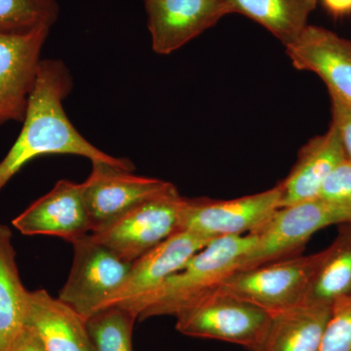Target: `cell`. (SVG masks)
<instances>
[{
  "label": "cell",
  "instance_id": "obj_19",
  "mask_svg": "<svg viewBox=\"0 0 351 351\" xmlns=\"http://www.w3.org/2000/svg\"><path fill=\"white\" fill-rule=\"evenodd\" d=\"M12 232L0 223V351L8 350L25 327L29 291L23 285Z\"/></svg>",
  "mask_w": 351,
  "mask_h": 351
},
{
  "label": "cell",
  "instance_id": "obj_22",
  "mask_svg": "<svg viewBox=\"0 0 351 351\" xmlns=\"http://www.w3.org/2000/svg\"><path fill=\"white\" fill-rule=\"evenodd\" d=\"M56 0H0V32H24L52 27L59 17Z\"/></svg>",
  "mask_w": 351,
  "mask_h": 351
},
{
  "label": "cell",
  "instance_id": "obj_10",
  "mask_svg": "<svg viewBox=\"0 0 351 351\" xmlns=\"http://www.w3.org/2000/svg\"><path fill=\"white\" fill-rule=\"evenodd\" d=\"M209 242L211 241L189 232L171 235L169 239L131 263L128 276L121 287L108 300L103 308L123 307L136 316V309L141 302L160 288Z\"/></svg>",
  "mask_w": 351,
  "mask_h": 351
},
{
  "label": "cell",
  "instance_id": "obj_1",
  "mask_svg": "<svg viewBox=\"0 0 351 351\" xmlns=\"http://www.w3.org/2000/svg\"><path fill=\"white\" fill-rule=\"evenodd\" d=\"M73 88V77L59 60H41L36 86L29 98L22 130L0 161V191L34 158L53 154L86 157L135 171L128 158L106 154L76 130L64 112L63 101Z\"/></svg>",
  "mask_w": 351,
  "mask_h": 351
},
{
  "label": "cell",
  "instance_id": "obj_23",
  "mask_svg": "<svg viewBox=\"0 0 351 351\" xmlns=\"http://www.w3.org/2000/svg\"><path fill=\"white\" fill-rule=\"evenodd\" d=\"M319 351H351V298L332 304Z\"/></svg>",
  "mask_w": 351,
  "mask_h": 351
},
{
  "label": "cell",
  "instance_id": "obj_16",
  "mask_svg": "<svg viewBox=\"0 0 351 351\" xmlns=\"http://www.w3.org/2000/svg\"><path fill=\"white\" fill-rule=\"evenodd\" d=\"M25 325L47 351H95L85 320L43 289L29 291Z\"/></svg>",
  "mask_w": 351,
  "mask_h": 351
},
{
  "label": "cell",
  "instance_id": "obj_21",
  "mask_svg": "<svg viewBox=\"0 0 351 351\" xmlns=\"http://www.w3.org/2000/svg\"><path fill=\"white\" fill-rule=\"evenodd\" d=\"M137 318L120 306L101 309L85 320L95 351H133L132 335Z\"/></svg>",
  "mask_w": 351,
  "mask_h": 351
},
{
  "label": "cell",
  "instance_id": "obj_25",
  "mask_svg": "<svg viewBox=\"0 0 351 351\" xmlns=\"http://www.w3.org/2000/svg\"><path fill=\"white\" fill-rule=\"evenodd\" d=\"M331 97L332 124L338 132L346 158L351 162V106L338 97Z\"/></svg>",
  "mask_w": 351,
  "mask_h": 351
},
{
  "label": "cell",
  "instance_id": "obj_2",
  "mask_svg": "<svg viewBox=\"0 0 351 351\" xmlns=\"http://www.w3.org/2000/svg\"><path fill=\"white\" fill-rule=\"evenodd\" d=\"M255 242L253 233L212 240L160 288L141 302L135 313L137 320L176 316L203 295L219 288L226 277L239 269L242 258Z\"/></svg>",
  "mask_w": 351,
  "mask_h": 351
},
{
  "label": "cell",
  "instance_id": "obj_27",
  "mask_svg": "<svg viewBox=\"0 0 351 351\" xmlns=\"http://www.w3.org/2000/svg\"><path fill=\"white\" fill-rule=\"evenodd\" d=\"M328 12L335 17H343L351 14V0H321Z\"/></svg>",
  "mask_w": 351,
  "mask_h": 351
},
{
  "label": "cell",
  "instance_id": "obj_7",
  "mask_svg": "<svg viewBox=\"0 0 351 351\" xmlns=\"http://www.w3.org/2000/svg\"><path fill=\"white\" fill-rule=\"evenodd\" d=\"M73 246V265L58 299L86 320L121 287L132 263L120 258L90 233Z\"/></svg>",
  "mask_w": 351,
  "mask_h": 351
},
{
  "label": "cell",
  "instance_id": "obj_17",
  "mask_svg": "<svg viewBox=\"0 0 351 351\" xmlns=\"http://www.w3.org/2000/svg\"><path fill=\"white\" fill-rule=\"evenodd\" d=\"M332 306L302 302L272 314L269 335L260 351H319Z\"/></svg>",
  "mask_w": 351,
  "mask_h": 351
},
{
  "label": "cell",
  "instance_id": "obj_20",
  "mask_svg": "<svg viewBox=\"0 0 351 351\" xmlns=\"http://www.w3.org/2000/svg\"><path fill=\"white\" fill-rule=\"evenodd\" d=\"M228 3L232 13L255 21L287 46L308 25L317 0H228Z\"/></svg>",
  "mask_w": 351,
  "mask_h": 351
},
{
  "label": "cell",
  "instance_id": "obj_13",
  "mask_svg": "<svg viewBox=\"0 0 351 351\" xmlns=\"http://www.w3.org/2000/svg\"><path fill=\"white\" fill-rule=\"evenodd\" d=\"M12 225L22 234L49 235L73 244L91 233L82 184L60 180L54 188L16 217Z\"/></svg>",
  "mask_w": 351,
  "mask_h": 351
},
{
  "label": "cell",
  "instance_id": "obj_18",
  "mask_svg": "<svg viewBox=\"0 0 351 351\" xmlns=\"http://www.w3.org/2000/svg\"><path fill=\"white\" fill-rule=\"evenodd\" d=\"M341 226L336 239L320 252L306 302L332 306L351 298V223Z\"/></svg>",
  "mask_w": 351,
  "mask_h": 351
},
{
  "label": "cell",
  "instance_id": "obj_14",
  "mask_svg": "<svg viewBox=\"0 0 351 351\" xmlns=\"http://www.w3.org/2000/svg\"><path fill=\"white\" fill-rule=\"evenodd\" d=\"M285 48L295 69L315 73L330 95L351 106V41L324 27L307 25Z\"/></svg>",
  "mask_w": 351,
  "mask_h": 351
},
{
  "label": "cell",
  "instance_id": "obj_24",
  "mask_svg": "<svg viewBox=\"0 0 351 351\" xmlns=\"http://www.w3.org/2000/svg\"><path fill=\"white\" fill-rule=\"evenodd\" d=\"M319 199L351 209V162L348 159L332 171L320 189Z\"/></svg>",
  "mask_w": 351,
  "mask_h": 351
},
{
  "label": "cell",
  "instance_id": "obj_26",
  "mask_svg": "<svg viewBox=\"0 0 351 351\" xmlns=\"http://www.w3.org/2000/svg\"><path fill=\"white\" fill-rule=\"evenodd\" d=\"M7 351H47L38 334L31 327L25 325L13 339Z\"/></svg>",
  "mask_w": 351,
  "mask_h": 351
},
{
  "label": "cell",
  "instance_id": "obj_6",
  "mask_svg": "<svg viewBox=\"0 0 351 351\" xmlns=\"http://www.w3.org/2000/svg\"><path fill=\"white\" fill-rule=\"evenodd\" d=\"M319 257L320 252L235 270L219 287L271 314L280 313L304 302Z\"/></svg>",
  "mask_w": 351,
  "mask_h": 351
},
{
  "label": "cell",
  "instance_id": "obj_3",
  "mask_svg": "<svg viewBox=\"0 0 351 351\" xmlns=\"http://www.w3.org/2000/svg\"><path fill=\"white\" fill-rule=\"evenodd\" d=\"M176 329L193 338L213 339L260 351L272 314L223 290L215 289L175 316Z\"/></svg>",
  "mask_w": 351,
  "mask_h": 351
},
{
  "label": "cell",
  "instance_id": "obj_11",
  "mask_svg": "<svg viewBox=\"0 0 351 351\" xmlns=\"http://www.w3.org/2000/svg\"><path fill=\"white\" fill-rule=\"evenodd\" d=\"M152 47L169 55L232 14L228 0H143Z\"/></svg>",
  "mask_w": 351,
  "mask_h": 351
},
{
  "label": "cell",
  "instance_id": "obj_12",
  "mask_svg": "<svg viewBox=\"0 0 351 351\" xmlns=\"http://www.w3.org/2000/svg\"><path fill=\"white\" fill-rule=\"evenodd\" d=\"M171 184L156 178L135 175L133 171L110 163L93 161L89 177L82 182L92 230L159 195Z\"/></svg>",
  "mask_w": 351,
  "mask_h": 351
},
{
  "label": "cell",
  "instance_id": "obj_4",
  "mask_svg": "<svg viewBox=\"0 0 351 351\" xmlns=\"http://www.w3.org/2000/svg\"><path fill=\"white\" fill-rule=\"evenodd\" d=\"M184 198L171 184L92 230L91 237L127 263H133L171 235L181 232Z\"/></svg>",
  "mask_w": 351,
  "mask_h": 351
},
{
  "label": "cell",
  "instance_id": "obj_9",
  "mask_svg": "<svg viewBox=\"0 0 351 351\" xmlns=\"http://www.w3.org/2000/svg\"><path fill=\"white\" fill-rule=\"evenodd\" d=\"M49 32L47 27L0 32V126L24 120Z\"/></svg>",
  "mask_w": 351,
  "mask_h": 351
},
{
  "label": "cell",
  "instance_id": "obj_8",
  "mask_svg": "<svg viewBox=\"0 0 351 351\" xmlns=\"http://www.w3.org/2000/svg\"><path fill=\"white\" fill-rule=\"evenodd\" d=\"M281 208L279 184L256 195L232 200L184 198L181 215V232L202 239L249 234L260 230Z\"/></svg>",
  "mask_w": 351,
  "mask_h": 351
},
{
  "label": "cell",
  "instance_id": "obj_15",
  "mask_svg": "<svg viewBox=\"0 0 351 351\" xmlns=\"http://www.w3.org/2000/svg\"><path fill=\"white\" fill-rule=\"evenodd\" d=\"M345 159L341 138L331 123L326 133L302 147L294 167L279 182L281 208L317 198L328 176Z\"/></svg>",
  "mask_w": 351,
  "mask_h": 351
},
{
  "label": "cell",
  "instance_id": "obj_5",
  "mask_svg": "<svg viewBox=\"0 0 351 351\" xmlns=\"http://www.w3.org/2000/svg\"><path fill=\"white\" fill-rule=\"evenodd\" d=\"M346 223H351V209L319 198L280 208L253 232L255 244L242 258L239 269L300 255L314 233L326 226Z\"/></svg>",
  "mask_w": 351,
  "mask_h": 351
}]
</instances>
